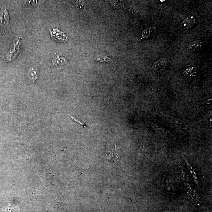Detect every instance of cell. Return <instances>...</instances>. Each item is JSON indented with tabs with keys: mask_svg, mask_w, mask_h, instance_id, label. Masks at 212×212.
<instances>
[{
	"mask_svg": "<svg viewBox=\"0 0 212 212\" xmlns=\"http://www.w3.org/2000/svg\"><path fill=\"white\" fill-rule=\"evenodd\" d=\"M197 68L194 67L188 68L185 72V75L189 76H194L196 74Z\"/></svg>",
	"mask_w": 212,
	"mask_h": 212,
	"instance_id": "277c9868",
	"label": "cell"
},
{
	"mask_svg": "<svg viewBox=\"0 0 212 212\" xmlns=\"http://www.w3.org/2000/svg\"><path fill=\"white\" fill-rule=\"evenodd\" d=\"M9 18L6 8L2 9L0 12V28L7 29L9 26Z\"/></svg>",
	"mask_w": 212,
	"mask_h": 212,
	"instance_id": "6da1fadb",
	"label": "cell"
},
{
	"mask_svg": "<svg viewBox=\"0 0 212 212\" xmlns=\"http://www.w3.org/2000/svg\"><path fill=\"white\" fill-rule=\"evenodd\" d=\"M194 22L195 21H194V20L193 19V17H192L191 18H187L184 21L183 25L184 26L188 29V28L190 27V26H193Z\"/></svg>",
	"mask_w": 212,
	"mask_h": 212,
	"instance_id": "5b68a950",
	"label": "cell"
},
{
	"mask_svg": "<svg viewBox=\"0 0 212 212\" xmlns=\"http://www.w3.org/2000/svg\"><path fill=\"white\" fill-rule=\"evenodd\" d=\"M202 45L203 43L202 41L197 40L190 43L189 45V48L191 51H194L200 49L202 47Z\"/></svg>",
	"mask_w": 212,
	"mask_h": 212,
	"instance_id": "3957f363",
	"label": "cell"
},
{
	"mask_svg": "<svg viewBox=\"0 0 212 212\" xmlns=\"http://www.w3.org/2000/svg\"><path fill=\"white\" fill-rule=\"evenodd\" d=\"M167 59L163 58L159 59L153 65V68L154 70L158 71L164 70L167 66Z\"/></svg>",
	"mask_w": 212,
	"mask_h": 212,
	"instance_id": "7a4b0ae2",
	"label": "cell"
},
{
	"mask_svg": "<svg viewBox=\"0 0 212 212\" xmlns=\"http://www.w3.org/2000/svg\"><path fill=\"white\" fill-rule=\"evenodd\" d=\"M29 78L32 79V80H36L37 78V73H36V71L33 68H31L29 70Z\"/></svg>",
	"mask_w": 212,
	"mask_h": 212,
	"instance_id": "8992f818",
	"label": "cell"
}]
</instances>
